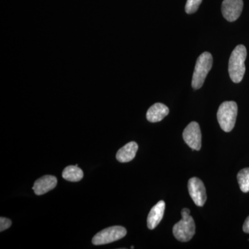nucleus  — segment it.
I'll return each instance as SVG.
<instances>
[{
	"mask_svg": "<svg viewBox=\"0 0 249 249\" xmlns=\"http://www.w3.org/2000/svg\"><path fill=\"white\" fill-rule=\"evenodd\" d=\"M243 231L246 233H249V216L244 223Z\"/></svg>",
	"mask_w": 249,
	"mask_h": 249,
	"instance_id": "17",
	"label": "nucleus"
},
{
	"mask_svg": "<svg viewBox=\"0 0 249 249\" xmlns=\"http://www.w3.org/2000/svg\"><path fill=\"white\" fill-rule=\"evenodd\" d=\"M188 192L195 204L199 207H202L206 203V188L203 181L197 178H190L188 183Z\"/></svg>",
	"mask_w": 249,
	"mask_h": 249,
	"instance_id": "7",
	"label": "nucleus"
},
{
	"mask_svg": "<svg viewBox=\"0 0 249 249\" xmlns=\"http://www.w3.org/2000/svg\"><path fill=\"white\" fill-rule=\"evenodd\" d=\"M83 171L76 165H69L62 172V178L71 182H78L83 178Z\"/></svg>",
	"mask_w": 249,
	"mask_h": 249,
	"instance_id": "13",
	"label": "nucleus"
},
{
	"mask_svg": "<svg viewBox=\"0 0 249 249\" xmlns=\"http://www.w3.org/2000/svg\"><path fill=\"white\" fill-rule=\"evenodd\" d=\"M190 213L191 211L189 209H183L181 211L182 218L173 227V235L180 242H188L196 233V223Z\"/></svg>",
	"mask_w": 249,
	"mask_h": 249,
	"instance_id": "2",
	"label": "nucleus"
},
{
	"mask_svg": "<svg viewBox=\"0 0 249 249\" xmlns=\"http://www.w3.org/2000/svg\"><path fill=\"white\" fill-rule=\"evenodd\" d=\"M202 1L203 0H187L186 7H185L186 14H195L199 9Z\"/></svg>",
	"mask_w": 249,
	"mask_h": 249,
	"instance_id": "15",
	"label": "nucleus"
},
{
	"mask_svg": "<svg viewBox=\"0 0 249 249\" xmlns=\"http://www.w3.org/2000/svg\"><path fill=\"white\" fill-rule=\"evenodd\" d=\"M165 207L164 201L161 200L150 210L147 219V227L150 230H153L160 224L164 215Z\"/></svg>",
	"mask_w": 249,
	"mask_h": 249,
	"instance_id": "10",
	"label": "nucleus"
},
{
	"mask_svg": "<svg viewBox=\"0 0 249 249\" xmlns=\"http://www.w3.org/2000/svg\"><path fill=\"white\" fill-rule=\"evenodd\" d=\"M183 139L185 142L192 150H200L201 147V132L198 123H190L183 132Z\"/></svg>",
	"mask_w": 249,
	"mask_h": 249,
	"instance_id": "6",
	"label": "nucleus"
},
{
	"mask_svg": "<svg viewBox=\"0 0 249 249\" xmlns=\"http://www.w3.org/2000/svg\"><path fill=\"white\" fill-rule=\"evenodd\" d=\"M237 110L238 108L235 101H225L219 106L217 114V121L224 132H231L235 127Z\"/></svg>",
	"mask_w": 249,
	"mask_h": 249,
	"instance_id": "4",
	"label": "nucleus"
},
{
	"mask_svg": "<svg viewBox=\"0 0 249 249\" xmlns=\"http://www.w3.org/2000/svg\"><path fill=\"white\" fill-rule=\"evenodd\" d=\"M243 0H224L222 4V13L229 22L237 20L243 10Z\"/></svg>",
	"mask_w": 249,
	"mask_h": 249,
	"instance_id": "8",
	"label": "nucleus"
},
{
	"mask_svg": "<svg viewBox=\"0 0 249 249\" xmlns=\"http://www.w3.org/2000/svg\"><path fill=\"white\" fill-rule=\"evenodd\" d=\"M127 234V230L120 226H114L103 229L98 232L92 239L93 245H104L124 238Z\"/></svg>",
	"mask_w": 249,
	"mask_h": 249,
	"instance_id": "5",
	"label": "nucleus"
},
{
	"mask_svg": "<svg viewBox=\"0 0 249 249\" xmlns=\"http://www.w3.org/2000/svg\"><path fill=\"white\" fill-rule=\"evenodd\" d=\"M213 58L209 52H204L199 55L196 62L194 73L192 78V87L194 89H200L205 79L213 67Z\"/></svg>",
	"mask_w": 249,
	"mask_h": 249,
	"instance_id": "3",
	"label": "nucleus"
},
{
	"mask_svg": "<svg viewBox=\"0 0 249 249\" xmlns=\"http://www.w3.org/2000/svg\"><path fill=\"white\" fill-rule=\"evenodd\" d=\"M138 144L134 142H131L126 144L116 153V160L120 163H127L133 160L137 152L138 151Z\"/></svg>",
	"mask_w": 249,
	"mask_h": 249,
	"instance_id": "12",
	"label": "nucleus"
},
{
	"mask_svg": "<svg viewBox=\"0 0 249 249\" xmlns=\"http://www.w3.org/2000/svg\"><path fill=\"white\" fill-rule=\"evenodd\" d=\"M169 111V108L163 103H155L147 111V121L151 123L160 122L168 115Z\"/></svg>",
	"mask_w": 249,
	"mask_h": 249,
	"instance_id": "11",
	"label": "nucleus"
},
{
	"mask_svg": "<svg viewBox=\"0 0 249 249\" xmlns=\"http://www.w3.org/2000/svg\"><path fill=\"white\" fill-rule=\"evenodd\" d=\"M247 52L245 46L237 45L232 51L229 62V76L235 83H240L245 76Z\"/></svg>",
	"mask_w": 249,
	"mask_h": 249,
	"instance_id": "1",
	"label": "nucleus"
},
{
	"mask_svg": "<svg viewBox=\"0 0 249 249\" xmlns=\"http://www.w3.org/2000/svg\"><path fill=\"white\" fill-rule=\"evenodd\" d=\"M237 178L241 191L243 193H249V168H245L241 170L237 174Z\"/></svg>",
	"mask_w": 249,
	"mask_h": 249,
	"instance_id": "14",
	"label": "nucleus"
},
{
	"mask_svg": "<svg viewBox=\"0 0 249 249\" xmlns=\"http://www.w3.org/2000/svg\"><path fill=\"white\" fill-rule=\"evenodd\" d=\"M11 224L12 222L9 219L1 217L0 218V231L2 232L9 229Z\"/></svg>",
	"mask_w": 249,
	"mask_h": 249,
	"instance_id": "16",
	"label": "nucleus"
},
{
	"mask_svg": "<svg viewBox=\"0 0 249 249\" xmlns=\"http://www.w3.org/2000/svg\"><path fill=\"white\" fill-rule=\"evenodd\" d=\"M58 180L52 175H45L36 180L32 189L37 196H42L53 190L57 186Z\"/></svg>",
	"mask_w": 249,
	"mask_h": 249,
	"instance_id": "9",
	"label": "nucleus"
}]
</instances>
